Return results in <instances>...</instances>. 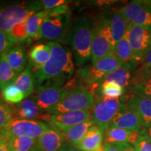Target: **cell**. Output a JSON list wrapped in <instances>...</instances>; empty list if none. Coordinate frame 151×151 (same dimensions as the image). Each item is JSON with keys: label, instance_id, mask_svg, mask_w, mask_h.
<instances>
[{"label": "cell", "instance_id": "11", "mask_svg": "<svg viewBox=\"0 0 151 151\" xmlns=\"http://www.w3.org/2000/svg\"><path fill=\"white\" fill-rule=\"evenodd\" d=\"M129 24L151 28V10L144 1H134L119 10Z\"/></svg>", "mask_w": 151, "mask_h": 151}, {"label": "cell", "instance_id": "9", "mask_svg": "<svg viewBox=\"0 0 151 151\" xmlns=\"http://www.w3.org/2000/svg\"><path fill=\"white\" fill-rule=\"evenodd\" d=\"M49 124L37 120L14 118L4 130L9 137H20L38 139L48 129Z\"/></svg>", "mask_w": 151, "mask_h": 151}, {"label": "cell", "instance_id": "30", "mask_svg": "<svg viewBox=\"0 0 151 151\" xmlns=\"http://www.w3.org/2000/svg\"><path fill=\"white\" fill-rule=\"evenodd\" d=\"M114 53L122 64L132 61V52L128 37V31L121 40L116 44Z\"/></svg>", "mask_w": 151, "mask_h": 151}, {"label": "cell", "instance_id": "28", "mask_svg": "<svg viewBox=\"0 0 151 151\" xmlns=\"http://www.w3.org/2000/svg\"><path fill=\"white\" fill-rule=\"evenodd\" d=\"M11 151H39L38 139L27 137H9Z\"/></svg>", "mask_w": 151, "mask_h": 151}, {"label": "cell", "instance_id": "25", "mask_svg": "<svg viewBox=\"0 0 151 151\" xmlns=\"http://www.w3.org/2000/svg\"><path fill=\"white\" fill-rule=\"evenodd\" d=\"M47 18L46 10H43L32 15L26 21L27 37L29 41L41 39V29L45 18Z\"/></svg>", "mask_w": 151, "mask_h": 151}, {"label": "cell", "instance_id": "20", "mask_svg": "<svg viewBox=\"0 0 151 151\" xmlns=\"http://www.w3.org/2000/svg\"><path fill=\"white\" fill-rule=\"evenodd\" d=\"M104 132L96 124H93L76 148L83 151H97L104 146Z\"/></svg>", "mask_w": 151, "mask_h": 151}, {"label": "cell", "instance_id": "18", "mask_svg": "<svg viewBox=\"0 0 151 151\" xmlns=\"http://www.w3.org/2000/svg\"><path fill=\"white\" fill-rule=\"evenodd\" d=\"M65 143V137L62 132L50 124L38 139L39 151H61Z\"/></svg>", "mask_w": 151, "mask_h": 151}, {"label": "cell", "instance_id": "43", "mask_svg": "<svg viewBox=\"0 0 151 151\" xmlns=\"http://www.w3.org/2000/svg\"><path fill=\"white\" fill-rule=\"evenodd\" d=\"M121 151H135V149L133 146L130 144H121Z\"/></svg>", "mask_w": 151, "mask_h": 151}, {"label": "cell", "instance_id": "10", "mask_svg": "<svg viewBox=\"0 0 151 151\" xmlns=\"http://www.w3.org/2000/svg\"><path fill=\"white\" fill-rule=\"evenodd\" d=\"M128 37L132 52V61L139 63L151 46V28L129 24Z\"/></svg>", "mask_w": 151, "mask_h": 151}, {"label": "cell", "instance_id": "31", "mask_svg": "<svg viewBox=\"0 0 151 151\" xmlns=\"http://www.w3.org/2000/svg\"><path fill=\"white\" fill-rule=\"evenodd\" d=\"M101 92L104 99H117L122 97L124 89L115 83L104 82L101 83Z\"/></svg>", "mask_w": 151, "mask_h": 151}, {"label": "cell", "instance_id": "17", "mask_svg": "<svg viewBox=\"0 0 151 151\" xmlns=\"http://www.w3.org/2000/svg\"><path fill=\"white\" fill-rule=\"evenodd\" d=\"M127 106L138 114L145 128L151 127V100L140 94L132 92L127 97Z\"/></svg>", "mask_w": 151, "mask_h": 151}, {"label": "cell", "instance_id": "26", "mask_svg": "<svg viewBox=\"0 0 151 151\" xmlns=\"http://www.w3.org/2000/svg\"><path fill=\"white\" fill-rule=\"evenodd\" d=\"M5 57L9 65L16 72L22 73L25 69L27 58L22 47H14L8 53L5 55Z\"/></svg>", "mask_w": 151, "mask_h": 151}, {"label": "cell", "instance_id": "16", "mask_svg": "<svg viewBox=\"0 0 151 151\" xmlns=\"http://www.w3.org/2000/svg\"><path fill=\"white\" fill-rule=\"evenodd\" d=\"M141 135V132L117 127H109L104 132V141L106 144H130L134 146Z\"/></svg>", "mask_w": 151, "mask_h": 151}, {"label": "cell", "instance_id": "23", "mask_svg": "<svg viewBox=\"0 0 151 151\" xmlns=\"http://www.w3.org/2000/svg\"><path fill=\"white\" fill-rule=\"evenodd\" d=\"M93 124H94V122L89 120L60 132L65 137L66 143L73 147H77L83 139L90 127Z\"/></svg>", "mask_w": 151, "mask_h": 151}, {"label": "cell", "instance_id": "45", "mask_svg": "<svg viewBox=\"0 0 151 151\" xmlns=\"http://www.w3.org/2000/svg\"><path fill=\"white\" fill-rule=\"evenodd\" d=\"M144 3L148 6V7L151 10V1H144Z\"/></svg>", "mask_w": 151, "mask_h": 151}, {"label": "cell", "instance_id": "19", "mask_svg": "<svg viewBox=\"0 0 151 151\" xmlns=\"http://www.w3.org/2000/svg\"><path fill=\"white\" fill-rule=\"evenodd\" d=\"M16 113L17 118L29 119V120H43L47 122L48 113H43L38 106L35 96L24 99L20 104H18Z\"/></svg>", "mask_w": 151, "mask_h": 151}, {"label": "cell", "instance_id": "7", "mask_svg": "<svg viewBox=\"0 0 151 151\" xmlns=\"http://www.w3.org/2000/svg\"><path fill=\"white\" fill-rule=\"evenodd\" d=\"M123 65L114 52L105 56L93 64L91 67L80 69V76L86 82L94 84L102 81L111 73L118 69Z\"/></svg>", "mask_w": 151, "mask_h": 151}, {"label": "cell", "instance_id": "33", "mask_svg": "<svg viewBox=\"0 0 151 151\" xmlns=\"http://www.w3.org/2000/svg\"><path fill=\"white\" fill-rule=\"evenodd\" d=\"M13 119L12 109L6 102L0 100V129H4Z\"/></svg>", "mask_w": 151, "mask_h": 151}, {"label": "cell", "instance_id": "12", "mask_svg": "<svg viewBox=\"0 0 151 151\" xmlns=\"http://www.w3.org/2000/svg\"><path fill=\"white\" fill-rule=\"evenodd\" d=\"M71 89L72 88L69 83L63 86L50 87L38 92L37 96H35V100L40 110L43 113H48Z\"/></svg>", "mask_w": 151, "mask_h": 151}, {"label": "cell", "instance_id": "13", "mask_svg": "<svg viewBox=\"0 0 151 151\" xmlns=\"http://www.w3.org/2000/svg\"><path fill=\"white\" fill-rule=\"evenodd\" d=\"M89 120H92L91 112L90 110H86L50 114L47 122L60 131H64Z\"/></svg>", "mask_w": 151, "mask_h": 151}, {"label": "cell", "instance_id": "40", "mask_svg": "<svg viewBox=\"0 0 151 151\" xmlns=\"http://www.w3.org/2000/svg\"><path fill=\"white\" fill-rule=\"evenodd\" d=\"M0 151H11L9 148V137L7 136L0 142Z\"/></svg>", "mask_w": 151, "mask_h": 151}, {"label": "cell", "instance_id": "15", "mask_svg": "<svg viewBox=\"0 0 151 151\" xmlns=\"http://www.w3.org/2000/svg\"><path fill=\"white\" fill-rule=\"evenodd\" d=\"M138 62L129 61L126 62L118 69L111 73L102 81L104 82H113L118 84L124 89L132 84L137 73Z\"/></svg>", "mask_w": 151, "mask_h": 151}, {"label": "cell", "instance_id": "8", "mask_svg": "<svg viewBox=\"0 0 151 151\" xmlns=\"http://www.w3.org/2000/svg\"><path fill=\"white\" fill-rule=\"evenodd\" d=\"M70 16L69 14L45 18L41 29V38L52 42L68 43L70 34Z\"/></svg>", "mask_w": 151, "mask_h": 151}, {"label": "cell", "instance_id": "32", "mask_svg": "<svg viewBox=\"0 0 151 151\" xmlns=\"http://www.w3.org/2000/svg\"><path fill=\"white\" fill-rule=\"evenodd\" d=\"M4 99L9 104H20L23 101L24 95L14 83L6 86L1 90Z\"/></svg>", "mask_w": 151, "mask_h": 151}, {"label": "cell", "instance_id": "38", "mask_svg": "<svg viewBox=\"0 0 151 151\" xmlns=\"http://www.w3.org/2000/svg\"><path fill=\"white\" fill-rule=\"evenodd\" d=\"M141 67L151 68V46L143 55L142 61L141 62Z\"/></svg>", "mask_w": 151, "mask_h": 151}, {"label": "cell", "instance_id": "36", "mask_svg": "<svg viewBox=\"0 0 151 151\" xmlns=\"http://www.w3.org/2000/svg\"><path fill=\"white\" fill-rule=\"evenodd\" d=\"M134 148L135 151H151V141L146 136L141 134Z\"/></svg>", "mask_w": 151, "mask_h": 151}, {"label": "cell", "instance_id": "39", "mask_svg": "<svg viewBox=\"0 0 151 151\" xmlns=\"http://www.w3.org/2000/svg\"><path fill=\"white\" fill-rule=\"evenodd\" d=\"M104 151H121V144H106L104 143Z\"/></svg>", "mask_w": 151, "mask_h": 151}, {"label": "cell", "instance_id": "3", "mask_svg": "<svg viewBox=\"0 0 151 151\" xmlns=\"http://www.w3.org/2000/svg\"><path fill=\"white\" fill-rule=\"evenodd\" d=\"M41 9L39 1L0 8V29L9 34L13 27L26 22L32 15L41 11Z\"/></svg>", "mask_w": 151, "mask_h": 151}, {"label": "cell", "instance_id": "14", "mask_svg": "<svg viewBox=\"0 0 151 151\" xmlns=\"http://www.w3.org/2000/svg\"><path fill=\"white\" fill-rule=\"evenodd\" d=\"M110 127L139 132H141L145 128L142 120L137 113L128 107L127 103L118 113Z\"/></svg>", "mask_w": 151, "mask_h": 151}, {"label": "cell", "instance_id": "22", "mask_svg": "<svg viewBox=\"0 0 151 151\" xmlns=\"http://www.w3.org/2000/svg\"><path fill=\"white\" fill-rule=\"evenodd\" d=\"M51 54L49 43H37L32 47L29 52V67L31 70L42 67L48 61Z\"/></svg>", "mask_w": 151, "mask_h": 151}, {"label": "cell", "instance_id": "1", "mask_svg": "<svg viewBox=\"0 0 151 151\" xmlns=\"http://www.w3.org/2000/svg\"><path fill=\"white\" fill-rule=\"evenodd\" d=\"M51 54L42 67L31 70L35 79V89L38 92L54 86H62L74 71L72 53L69 48L58 42L50 41Z\"/></svg>", "mask_w": 151, "mask_h": 151}, {"label": "cell", "instance_id": "5", "mask_svg": "<svg viewBox=\"0 0 151 151\" xmlns=\"http://www.w3.org/2000/svg\"><path fill=\"white\" fill-rule=\"evenodd\" d=\"M127 102V97L117 99H100L94 104L91 112L92 121L104 132L110 127L118 113Z\"/></svg>", "mask_w": 151, "mask_h": 151}, {"label": "cell", "instance_id": "6", "mask_svg": "<svg viewBox=\"0 0 151 151\" xmlns=\"http://www.w3.org/2000/svg\"><path fill=\"white\" fill-rule=\"evenodd\" d=\"M116 43L113 40L109 20L100 22L93 29L91 60L92 65L105 56L114 52Z\"/></svg>", "mask_w": 151, "mask_h": 151}, {"label": "cell", "instance_id": "37", "mask_svg": "<svg viewBox=\"0 0 151 151\" xmlns=\"http://www.w3.org/2000/svg\"><path fill=\"white\" fill-rule=\"evenodd\" d=\"M39 2H40L42 9L50 10V9L57 8L60 6L65 4L67 1L65 0H43V1H40Z\"/></svg>", "mask_w": 151, "mask_h": 151}, {"label": "cell", "instance_id": "35", "mask_svg": "<svg viewBox=\"0 0 151 151\" xmlns=\"http://www.w3.org/2000/svg\"><path fill=\"white\" fill-rule=\"evenodd\" d=\"M15 43L9 34L0 29V58L14 48Z\"/></svg>", "mask_w": 151, "mask_h": 151}, {"label": "cell", "instance_id": "46", "mask_svg": "<svg viewBox=\"0 0 151 151\" xmlns=\"http://www.w3.org/2000/svg\"><path fill=\"white\" fill-rule=\"evenodd\" d=\"M1 95H2V94L1 93V92H0V100H1Z\"/></svg>", "mask_w": 151, "mask_h": 151}, {"label": "cell", "instance_id": "44", "mask_svg": "<svg viewBox=\"0 0 151 151\" xmlns=\"http://www.w3.org/2000/svg\"><path fill=\"white\" fill-rule=\"evenodd\" d=\"M6 137V134L5 130L0 129V142H1Z\"/></svg>", "mask_w": 151, "mask_h": 151}, {"label": "cell", "instance_id": "29", "mask_svg": "<svg viewBox=\"0 0 151 151\" xmlns=\"http://www.w3.org/2000/svg\"><path fill=\"white\" fill-rule=\"evenodd\" d=\"M18 74L9 65L5 55L1 57L0 58V89L2 90L8 85L14 83Z\"/></svg>", "mask_w": 151, "mask_h": 151}, {"label": "cell", "instance_id": "21", "mask_svg": "<svg viewBox=\"0 0 151 151\" xmlns=\"http://www.w3.org/2000/svg\"><path fill=\"white\" fill-rule=\"evenodd\" d=\"M132 85V92L140 94L151 100V68H139Z\"/></svg>", "mask_w": 151, "mask_h": 151}, {"label": "cell", "instance_id": "42", "mask_svg": "<svg viewBox=\"0 0 151 151\" xmlns=\"http://www.w3.org/2000/svg\"><path fill=\"white\" fill-rule=\"evenodd\" d=\"M141 134L144 136H146L149 140L151 141V127L144 128V129L141 131Z\"/></svg>", "mask_w": 151, "mask_h": 151}, {"label": "cell", "instance_id": "4", "mask_svg": "<svg viewBox=\"0 0 151 151\" xmlns=\"http://www.w3.org/2000/svg\"><path fill=\"white\" fill-rule=\"evenodd\" d=\"M94 104V97L91 92L84 87H75L69 90L65 98L48 113L58 114L71 111L90 110Z\"/></svg>", "mask_w": 151, "mask_h": 151}, {"label": "cell", "instance_id": "24", "mask_svg": "<svg viewBox=\"0 0 151 151\" xmlns=\"http://www.w3.org/2000/svg\"><path fill=\"white\" fill-rule=\"evenodd\" d=\"M109 22L111 35L116 44L127 32L129 23L119 11L113 14Z\"/></svg>", "mask_w": 151, "mask_h": 151}, {"label": "cell", "instance_id": "34", "mask_svg": "<svg viewBox=\"0 0 151 151\" xmlns=\"http://www.w3.org/2000/svg\"><path fill=\"white\" fill-rule=\"evenodd\" d=\"M15 42H23L28 39L27 28H26V22H22L12 28L9 33Z\"/></svg>", "mask_w": 151, "mask_h": 151}, {"label": "cell", "instance_id": "41", "mask_svg": "<svg viewBox=\"0 0 151 151\" xmlns=\"http://www.w3.org/2000/svg\"><path fill=\"white\" fill-rule=\"evenodd\" d=\"M61 151H83V150H81V149L76 148V147H73L72 146H71V145L68 144V143L65 142L63 147H62Z\"/></svg>", "mask_w": 151, "mask_h": 151}, {"label": "cell", "instance_id": "27", "mask_svg": "<svg viewBox=\"0 0 151 151\" xmlns=\"http://www.w3.org/2000/svg\"><path fill=\"white\" fill-rule=\"evenodd\" d=\"M14 84L21 90L24 94V97H29L35 90V79H34L32 71H31L29 66L20 73L18 78L14 82Z\"/></svg>", "mask_w": 151, "mask_h": 151}, {"label": "cell", "instance_id": "2", "mask_svg": "<svg viewBox=\"0 0 151 151\" xmlns=\"http://www.w3.org/2000/svg\"><path fill=\"white\" fill-rule=\"evenodd\" d=\"M92 33L93 28L86 18L76 19L71 25L69 42L78 66L85 65L91 58Z\"/></svg>", "mask_w": 151, "mask_h": 151}]
</instances>
